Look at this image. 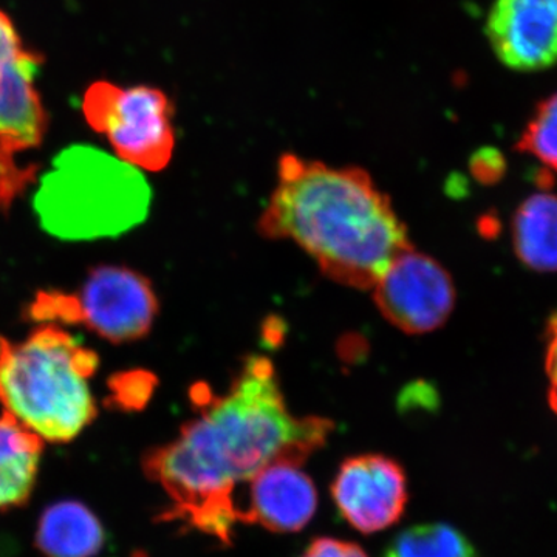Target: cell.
I'll return each instance as SVG.
<instances>
[{
	"label": "cell",
	"mask_w": 557,
	"mask_h": 557,
	"mask_svg": "<svg viewBox=\"0 0 557 557\" xmlns=\"http://www.w3.org/2000/svg\"><path fill=\"white\" fill-rule=\"evenodd\" d=\"M332 421L288 409L271 359L251 355L222 397H209L177 438L148 450L143 471L170 497L164 520L233 542L236 487L276 461L304 465L325 445Z\"/></svg>",
	"instance_id": "obj_1"
},
{
	"label": "cell",
	"mask_w": 557,
	"mask_h": 557,
	"mask_svg": "<svg viewBox=\"0 0 557 557\" xmlns=\"http://www.w3.org/2000/svg\"><path fill=\"white\" fill-rule=\"evenodd\" d=\"M260 234L295 242L324 276L369 289L392 260L412 247L405 223L369 172L282 157Z\"/></svg>",
	"instance_id": "obj_2"
},
{
	"label": "cell",
	"mask_w": 557,
	"mask_h": 557,
	"mask_svg": "<svg viewBox=\"0 0 557 557\" xmlns=\"http://www.w3.org/2000/svg\"><path fill=\"white\" fill-rule=\"evenodd\" d=\"M100 358L60 325L0 336V405L44 442L69 443L98 416L89 380Z\"/></svg>",
	"instance_id": "obj_3"
},
{
	"label": "cell",
	"mask_w": 557,
	"mask_h": 557,
	"mask_svg": "<svg viewBox=\"0 0 557 557\" xmlns=\"http://www.w3.org/2000/svg\"><path fill=\"white\" fill-rule=\"evenodd\" d=\"M149 205L137 168L83 145L60 152L33 201L40 226L64 240L120 236L148 218Z\"/></svg>",
	"instance_id": "obj_4"
},
{
	"label": "cell",
	"mask_w": 557,
	"mask_h": 557,
	"mask_svg": "<svg viewBox=\"0 0 557 557\" xmlns=\"http://www.w3.org/2000/svg\"><path fill=\"white\" fill-rule=\"evenodd\" d=\"M83 112L91 129L108 137L120 160L150 172L170 164L175 146L174 109L160 89H123L98 81L84 95Z\"/></svg>",
	"instance_id": "obj_5"
},
{
	"label": "cell",
	"mask_w": 557,
	"mask_h": 557,
	"mask_svg": "<svg viewBox=\"0 0 557 557\" xmlns=\"http://www.w3.org/2000/svg\"><path fill=\"white\" fill-rule=\"evenodd\" d=\"M42 57L28 49L0 60V214L36 182L38 166H22V153L38 149L49 129V115L36 89Z\"/></svg>",
	"instance_id": "obj_6"
},
{
	"label": "cell",
	"mask_w": 557,
	"mask_h": 557,
	"mask_svg": "<svg viewBox=\"0 0 557 557\" xmlns=\"http://www.w3.org/2000/svg\"><path fill=\"white\" fill-rule=\"evenodd\" d=\"M372 289L380 313L408 335L442 327L456 306V287L448 271L413 245L392 260Z\"/></svg>",
	"instance_id": "obj_7"
},
{
	"label": "cell",
	"mask_w": 557,
	"mask_h": 557,
	"mask_svg": "<svg viewBox=\"0 0 557 557\" xmlns=\"http://www.w3.org/2000/svg\"><path fill=\"white\" fill-rule=\"evenodd\" d=\"M75 296L79 324L113 344L145 338L160 309L149 278L127 267H95Z\"/></svg>",
	"instance_id": "obj_8"
},
{
	"label": "cell",
	"mask_w": 557,
	"mask_h": 557,
	"mask_svg": "<svg viewBox=\"0 0 557 557\" xmlns=\"http://www.w3.org/2000/svg\"><path fill=\"white\" fill-rule=\"evenodd\" d=\"M343 518L364 534L394 525L408 504V479L397 461L380 454L347 458L332 486Z\"/></svg>",
	"instance_id": "obj_9"
},
{
	"label": "cell",
	"mask_w": 557,
	"mask_h": 557,
	"mask_svg": "<svg viewBox=\"0 0 557 557\" xmlns=\"http://www.w3.org/2000/svg\"><path fill=\"white\" fill-rule=\"evenodd\" d=\"M485 35L494 57L519 73L557 64V0H494Z\"/></svg>",
	"instance_id": "obj_10"
},
{
	"label": "cell",
	"mask_w": 557,
	"mask_h": 557,
	"mask_svg": "<svg viewBox=\"0 0 557 557\" xmlns=\"http://www.w3.org/2000/svg\"><path fill=\"white\" fill-rule=\"evenodd\" d=\"M293 461H276L247 483L248 496L236 502L237 523L259 525L271 533H296L314 516L313 482Z\"/></svg>",
	"instance_id": "obj_11"
},
{
	"label": "cell",
	"mask_w": 557,
	"mask_h": 557,
	"mask_svg": "<svg viewBox=\"0 0 557 557\" xmlns=\"http://www.w3.org/2000/svg\"><path fill=\"white\" fill-rule=\"evenodd\" d=\"M44 443L9 413L0 417V511L24 507L30 500Z\"/></svg>",
	"instance_id": "obj_12"
},
{
	"label": "cell",
	"mask_w": 557,
	"mask_h": 557,
	"mask_svg": "<svg viewBox=\"0 0 557 557\" xmlns=\"http://www.w3.org/2000/svg\"><path fill=\"white\" fill-rule=\"evenodd\" d=\"M100 519L79 502L51 505L40 516L36 545L46 557H95L104 545Z\"/></svg>",
	"instance_id": "obj_13"
},
{
	"label": "cell",
	"mask_w": 557,
	"mask_h": 557,
	"mask_svg": "<svg viewBox=\"0 0 557 557\" xmlns=\"http://www.w3.org/2000/svg\"><path fill=\"white\" fill-rule=\"evenodd\" d=\"M516 255L539 273L557 271V196L537 193L528 197L512 220Z\"/></svg>",
	"instance_id": "obj_14"
},
{
	"label": "cell",
	"mask_w": 557,
	"mask_h": 557,
	"mask_svg": "<svg viewBox=\"0 0 557 557\" xmlns=\"http://www.w3.org/2000/svg\"><path fill=\"white\" fill-rule=\"evenodd\" d=\"M383 557H475V552L456 528L429 523L403 531Z\"/></svg>",
	"instance_id": "obj_15"
},
{
	"label": "cell",
	"mask_w": 557,
	"mask_h": 557,
	"mask_svg": "<svg viewBox=\"0 0 557 557\" xmlns=\"http://www.w3.org/2000/svg\"><path fill=\"white\" fill-rule=\"evenodd\" d=\"M518 149L557 171V91L539 102L520 135Z\"/></svg>",
	"instance_id": "obj_16"
},
{
	"label": "cell",
	"mask_w": 557,
	"mask_h": 557,
	"mask_svg": "<svg viewBox=\"0 0 557 557\" xmlns=\"http://www.w3.org/2000/svg\"><path fill=\"white\" fill-rule=\"evenodd\" d=\"M27 318L39 324H79L78 302L75 293L60 292V289H44L32 300L25 311Z\"/></svg>",
	"instance_id": "obj_17"
},
{
	"label": "cell",
	"mask_w": 557,
	"mask_h": 557,
	"mask_svg": "<svg viewBox=\"0 0 557 557\" xmlns=\"http://www.w3.org/2000/svg\"><path fill=\"white\" fill-rule=\"evenodd\" d=\"M157 380L145 370L116 373L109 380V399L112 406L123 410H137L148 405Z\"/></svg>",
	"instance_id": "obj_18"
},
{
	"label": "cell",
	"mask_w": 557,
	"mask_h": 557,
	"mask_svg": "<svg viewBox=\"0 0 557 557\" xmlns=\"http://www.w3.org/2000/svg\"><path fill=\"white\" fill-rule=\"evenodd\" d=\"M545 372L548 379L549 408L557 416V311L548 319L545 330Z\"/></svg>",
	"instance_id": "obj_19"
},
{
	"label": "cell",
	"mask_w": 557,
	"mask_h": 557,
	"mask_svg": "<svg viewBox=\"0 0 557 557\" xmlns=\"http://www.w3.org/2000/svg\"><path fill=\"white\" fill-rule=\"evenodd\" d=\"M300 557H368V555L354 542L318 537L311 542L310 547Z\"/></svg>",
	"instance_id": "obj_20"
},
{
	"label": "cell",
	"mask_w": 557,
	"mask_h": 557,
	"mask_svg": "<svg viewBox=\"0 0 557 557\" xmlns=\"http://www.w3.org/2000/svg\"><path fill=\"white\" fill-rule=\"evenodd\" d=\"M472 171L480 182L493 183L504 175L505 163L500 153L494 149H483L472 159Z\"/></svg>",
	"instance_id": "obj_21"
}]
</instances>
